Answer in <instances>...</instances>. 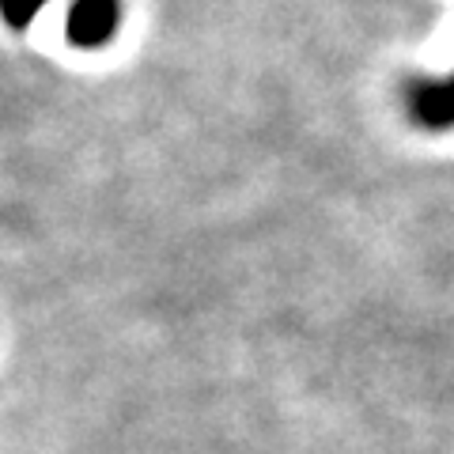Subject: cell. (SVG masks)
<instances>
[{"label":"cell","instance_id":"6da1fadb","mask_svg":"<svg viewBox=\"0 0 454 454\" xmlns=\"http://www.w3.org/2000/svg\"><path fill=\"white\" fill-rule=\"evenodd\" d=\"M121 0H73L65 20V38L76 50H103L118 35Z\"/></svg>","mask_w":454,"mask_h":454},{"label":"cell","instance_id":"7a4b0ae2","mask_svg":"<svg viewBox=\"0 0 454 454\" xmlns=\"http://www.w3.org/2000/svg\"><path fill=\"white\" fill-rule=\"evenodd\" d=\"M409 121L420 129L443 133L454 129V73L443 80H409L405 83Z\"/></svg>","mask_w":454,"mask_h":454},{"label":"cell","instance_id":"3957f363","mask_svg":"<svg viewBox=\"0 0 454 454\" xmlns=\"http://www.w3.org/2000/svg\"><path fill=\"white\" fill-rule=\"evenodd\" d=\"M46 8V0H0V20H4L12 31H23L31 27V20Z\"/></svg>","mask_w":454,"mask_h":454}]
</instances>
